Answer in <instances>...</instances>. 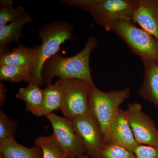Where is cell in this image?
<instances>
[{"mask_svg":"<svg viewBox=\"0 0 158 158\" xmlns=\"http://www.w3.org/2000/svg\"><path fill=\"white\" fill-rule=\"evenodd\" d=\"M98 44L96 38L90 36L84 48L77 55L64 57L58 53L49 59L42 69L44 85L51 84L55 77L63 79H81L94 84L90 66V56Z\"/></svg>","mask_w":158,"mask_h":158,"instance_id":"6da1fadb","label":"cell"},{"mask_svg":"<svg viewBox=\"0 0 158 158\" xmlns=\"http://www.w3.org/2000/svg\"><path fill=\"white\" fill-rule=\"evenodd\" d=\"M73 27L65 20L56 21L42 26L38 36L42 40L39 46L38 57L33 70V82L40 86L44 85L42 77L43 67L46 62L58 53L62 44L74 37Z\"/></svg>","mask_w":158,"mask_h":158,"instance_id":"7a4b0ae2","label":"cell"},{"mask_svg":"<svg viewBox=\"0 0 158 158\" xmlns=\"http://www.w3.org/2000/svg\"><path fill=\"white\" fill-rule=\"evenodd\" d=\"M104 29L120 37L141 61L158 60L157 40L131 20H118Z\"/></svg>","mask_w":158,"mask_h":158,"instance_id":"3957f363","label":"cell"},{"mask_svg":"<svg viewBox=\"0 0 158 158\" xmlns=\"http://www.w3.org/2000/svg\"><path fill=\"white\" fill-rule=\"evenodd\" d=\"M138 0H72L71 7L89 12L97 24L106 28L118 20H131Z\"/></svg>","mask_w":158,"mask_h":158,"instance_id":"277c9868","label":"cell"},{"mask_svg":"<svg viewBox=\"0 0 158 158\" xmlns=\"http://www.w3.org/2000/svg\"><path fill=\"white\" fill-rule=\"evenodd\" d=\"M130 94L129 88L106 92L95 85L92 87L90 94V110L99 125L103 137L120 109V106L130 97Z\"/></svg>","mask_w":158,"mask_h":158,"instance_id":"5b68a950","label":"cell"},{"mask_svg":"<svg viewBox=\"0 0 158 158\" xmlns=\"http://www.w3.org/2000/svg\"><path fill=\"white\" fill-rule=\"evenodd\" d=\"M62 80L63 100L60 111L73 120L90 112V94L94 84L77 79Z\"/></svg>","mask_w":158,"mask_h":158,"instance_id":"8992f818","label":"cell"},{"mask_svg":"<svg viewBox=\"0 0 158 158\" xmlns=\"http://www.w3.org/2000/svg\"><path fill=\"white\" fill-rule=\"evenodd\" d=\"M52 127L54 136L65 153L66 158H77L87 154L81 139L74 128L72 121L53 113L46 116Z\"/></svg>","mask_w":158,"mask_h":158,"instance_id":"52a82bcc","label":"cell"},{"mask_svg":"<svg viewBox=\"0 0 158 158\" xmlns=\"http://www.w3.org/2000/svg\"><path fill=\"white\" fill-rule=\"evenodd\" d=\"M127 118L137 143L158 147V129L141 104L132 103L125 110Z\"/></svg>","mask_w":158,"mask_h":158,"instance_id":"ba28073f","label":"cell"},{"mask_svg":"<svg viewBox=\"0 0 158 158\" xmlns=\"http://www.w3.org/2000/svg\"><path fill=\"white\" fill-rule=\"evenodd\" d=\"M72 121L87 154L90 158H95L103 148L105 144L101 129L93 113L90 111Z\"/></svg>","mask_w":158,"mask_h":158,"instance_id":"9c48e42d","label":"cell"},{"mask_svg":"<svg viewBox=\"0 0 158 158\" xmlns=\"http://www.w3.org/2000/svg\"><path fill=\"white\" fill-rule=\"evenodd\" d=\"M105 144L124 147L134 152L139 145L127 118L125 111L120 109L103 136Z\"/></svg>","mask_w":158,"mask_h":158,"instance_id":"30bf717a","label":"cell"},{"mask_svg":"<svg viewBox=\"0 0 158 158\" xmlns=\"http://www.w3.org/2000/svg\"><path fill=\"white\" fill-rule=\"evenodd\" d=\"M131 20L158 40V0H138Z\"/></svg>","mask_w":158,"mask_h":158,"instance_id":"8fae6325","label":"cell"},{"mask_svg":"<svg viewBox=\"0 0 158 158\" xmlns=\"http://www.w3.org/2000/svg\"><path fill=\"white\" fill-rule=\"evenodd\" d=\"M39 46L28 48L20 45L0 54V65H15L27 67L33 71L37 62Z\"/></svg>","mask_w":158,"mask_h":158,"instance_id":"7c38bea8","label":"cell"},{"mask_svg":"<svg viewBox=\"0 0 158 158\" xmlns=\"http://www.w3.org/2000/svg\"><path fill=\"white\" fill-rule=\"evenodd\" d=\"M142 62L144 77L138 94L158 109V60Z\"/></svg>","mask_w":158,"mask_h":158,"instance_id":"4fadbf2b","label":"cell"},{"mask_svg":"<svg viewBox=\"0 0 158 158\" xmlns=\"http://www.w3.org/2000/svg\"><path fill=\"white\" fill-rule=\"evenodd\" d=\"M15 97L24 102L27 112L34 116H44L43 89L39 85L33 82L29 83L27 87L20 88Z\"/></svg>","mask_w":158,"mask_h":158,"instance_id":"5bb4252c","label":"cell"},{"mask_svg":"<svg viewBox=\"0 0 158 158\" xmlns=\"http://www.w3.org/2000/svg\"><path fill=\"white\" fill-rule=\"evenodd\" d=\"M33 21V18L27 13L6 25L0 27V54L9 51L8 44L19 42L20 38L23 37V27Z\"/></svg>","mask_w":158,"mask_h":158,"instance_id":"9a60e30c","label":"cell"},{"mask_svg":"<svg viewBox=\"0 0 158 158\" xmlns=\"http://www.w3.org/2000/svg\"><path fill=\"white\" fill-rule=\"evenodd\" d=\"M0 152L3 158H43L39 146L26 147L18 143L15 139L0 142Z\"/></svg>","mask_w":158,"mask_h":158,"instance_id":"2e32d148","label":"cell"},{"mask_svg":"<svg viewBox=\"0 0 158 158\" xmlns=\"http://www.w3.org/2000/svg\"><path fill=\"white\" fill-rule=\"evenodd\" d=\"M43 94L44 116L61 110L63 100L62 79L59 78L54 84L48 85L43 89Z\"/></svg>","mask_w":158,"mask_h":158,"instance_id":"e0dca14e","label":"cell"},{"mask_svg":"<svg viewBox=\"0 0 158 158\" xmlns=\"http://www.w3.org/2000/svg\"><path fill=\"white\" fill-rule=\"evenodd\" d=\"M0 81L11 83L33 82V71L31 69L22 66L0 65Z\"/></svg>","mask_w":158,"mask_h":158,"instance_id":"ac0fdd59","label":"cell"},{"mask_svg":"<svg viewBox=\"0 0 158 158\" xmlns=\"http://www.w3.org/2000/svg\"><path fill=\"white\" fill-rule=\"evenodd\" d=\"M34 142L41 148L43 158H66L65 153L52 135L40 136Z\"/></svg>","mask_w":158,"mask_h":158,"instance_id":"d6986e66","label":"cell"},{"mask_svg":"<svg viewBox=\"0 0 158 158\" xmlns=\"http://www.w3.org/2000/svg\"><path fill=\"white\" fill-rule=\"evenodd\" d=\"M17 123L9 118L2 110L0 111V142L15 139Z\"/></svg>","mask_w":158,"mask_h":158,"instance_id":"ffe728a7","label":"cell"},{"mask_svg":"<svg viewBox=\"0 0 158 158\" xmlns=\"http://www.w3.org/2000/svg\"><path fill=\"white\" fill-rule=\"evenodd\" d=\"M95 158H136L134 152L124 147L113 144H105Z\"/></svg>","mask_w":158,"mask_h":158,"instance_id":"44dd1931","label":"cell"},{"mask_svg":"<svg viewBox=\"0 0 158 158\" xmlns=\"http://www.w3.org/2000/svg\"><path fill=\"white\" fill-rule=\"evenodd\" d=\"M22 6L15 8L13 5L0 6V27L6 25L27 14Z\"/></svg>","mask_w":158,"mask_h":158,"instance_id":"7402d4cb","label":"cell"},{"mask_svg":"<svg viewBox=\"0 0 158 158\" xmlns=\"http://www.w3.org/2000/svg\"><path fill=\"white\" fill-rule=\"evenodd\" d=\"M134 153L136 158H158V147L139 144Z\"/></svg>","mask_w":158,"mask_h":158,"instance_id":"603a6c76","label":"cell"},{"mask_svg":"<svg viewBox=\"0 0 158 158\" xmlns=\"http://www.w3.org/2000/svg\"><path fill=\"white\" fill-rule=\"evenodd\" d=\"M6 85L3 83H0V104L2 106L6 99Z\"/></svg>","mask_w":158,"mask_h":158,"instance_id":"cb8c5ba5","label":"cell"},{"mask_svg":"<svg viewBox=\"0 0 158 158\" xmlns=\"http://www.w3.org/2000/svg\"><path fill=\"white\" fill-rule=\"evenodd\" d=\"M1 6H7L9 5H13V2L10 0H2L0 2Z\"/></svg>","mask_w":158,"mask_h":158,"instance_id":"d4e9b609","label":"cell"},{"mask_svg":"<svg viewBox=\"0 0 158 158\" xmlns=\"http://www.w3.org/2000/svg\"><path fill=\"white\" fill-rule=\"evenodd\" d=\"M90 158V157L87 154L85 155H83L82 156H81L77 158Z\"/></svg>","mask_w":158,"mask_h":158,"instance_id":"484cf974","label":"cell"},{"mask_svg":"<svg viewBox=\"0 0 158 158\" xmlns=\"http://www.w3.org/2000/svg\"><path fill=\"white\" fill-rule=\"evenodd\" d=\"M0 158H3V157L2 156H1V155H0Z\"/></svg>","mask_w":158,"mask_h":158,"instance_id":"4316f807","label":"cell"}]
</instances>
